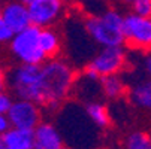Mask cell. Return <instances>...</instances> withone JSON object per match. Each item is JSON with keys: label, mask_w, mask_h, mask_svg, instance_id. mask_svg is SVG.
Returning <instances> with one entry per match:
<instances>
[{"label": "cell", "mask_w": 151, "mask_h": 149, "mask_svg": "<svg viewBox=\"0 0 151 149\" xmlns=\"http://www.w3.org/2000/svg\"><path fill=\"white\" fill-rule=\"evenodd\" d=\"M78 76L75 67L61 57L40 64V106L55 109L75 91Z\"/></svg>", "instance_id": "obj_1"}, {"label": "cell", "mask_w": 151, "mask_h": 149, "mask_svg": "<svg viewBox=\"0 0 151 149\" xmlns=\"http://www.w3.org/2000/svg\"><path fill=\"white\" fill-rule=\"evenodd\" d=\"M82 26L90 40L99 48L124 45V15L115 8H108L96 15H87Z\"/></svg>", "instance_id": "obj_2"}, {"label": "cell", "mask_w": 151, "mask_h": 149, "mask_svg": "<svg viewBox=\"0 0 151 149\" xmlns=\"http://www.w3.org/2000/svg\"><path fill=\"white\" fill-rule=\"evenodd\" d=\"M39 33H40V27L32 24L26 30L14 34V37L8 43V49H9V55L17 61V64L40 66L48 60L40 48Z\"/></svg>", "instance_id": "obj_3"}, {"label": "cell", "mask_w": 151, "mask_h": 149, "mask_svg": "<svg viewBox=\"0 0 151 149\" xmlns=\"http://www.w3.org/2000/svg\"><path fill=\"white\" fill-rule=\"evenodd\" d=\"M129 64V55L123 45L118 46H100L84 67V73H87L96 79L105 76L120 75Z\"/></svg>", "instance_id": "obj_4"}, {"label": "cell", "mask_w": 151, "mask_h": 149, "mask_svg": "<svg viewBox=\"0 0 151 149\" xmlns=\"http://www.w3.org/2000/svg\"><path fill=\"white\" fill-rule=\"evenodd\" d=\"M8 88L17 98H26L40 104V66H14L8 75Z\"/></svg>", "instance_id": "obj_5"}, {"label": "cell", "mask_w": 151, "mask_h": 149, "mask_svg": "<svg viewBox=\"0 0 151 149\" xmlns=\"http://www.w3.org/2000/svg\"><path fill=\"white\" fill-rule=\"evenodd\" d=\"M124 45L141 54L151 51V16L132 11L124 15Z\"/></svg>", "instance_id": "obj_6"}, {"label": "cell", "mask_w": 151, "mask_h": 149, "mask_svg": "<svg viewBox=\"0 0 151 149\" xmlns=\"http://www.w3.org/2000/svg\"><path fill=\"white\" fill-rule=\"evenodd\" d=\"M8 118L11 121L12 127L17 128H26V130H35L36 127L44 121V113H42V106L26 100V98H14L11 109L8 112Z\"/></svg>", "instance_id": "obj_7"}, {"label": "cell", "mask_w": 151, "mask_h": 149, "mask_svg": "<svg viewBox=\"0 0 151 149\" xmlns=\"http://www.w3.org/2000/svg\"><path fill=\"white\" fill-rule=\"evenodd\" d=\"M29 6L32 24L40 29L54 27L64 16L66 3L63 0H33Z\"/></svg>", "instance_id": "obj_8"}, {"label": "cell", "mask_w": 151, "mask_h": 149, "mask_svg": "<svg viewBox=\"0 0 151 149\" xmlns=\"http://www.w3.org/2000/svg\"><path fill=\"white\" fill-rule=\"evenodd\" d=\"M33 133L35 149H69V145L61 130L51 121L44 119L33 130Z\"/></svg>", "instance_id": "obj_9"}, {"label": "cell", "mask_w": 151, "mask_h": 149, "mask_svg": "<svg viewBox=\"0 0 151 149\" xmlns=\"http://www.w3.org/2000/svg\"><path fill=\"white\" fill-rule=\"evenodd\" d=\"M2 18L6 21V24L11 27L14 33L23 31L32 26L29 6L21 3L19 0H9L2 6Z\"/></svg>", "instance_id": "obj_10"}, {"label": "cell", "mask_w": 151, "mask_h": 149, "mask_svg": "<svg viewBox=\"0 0 151 149\" xmlns=\"http://www.w3.org/2000/svg\"><path fill=\"white\" fill-rule=\"evenodd\" d=\"M127 98L136 109L151 113V78H142L129 85Z\"/></svg>", "instance_id": "obj_11"}, {"label": "cell", "mask_w": 151, "mask_h": 149, "mask_svg": "<svg viewBox=\"0 0 151 149\" xmlns=\"http://www.w3.org/2000/svg\"><path fill=\"white\" fill-rule=\"evenodd\" d=\"M0 143L5 149H35V133L26 128H11L0 137Z\"/></svg>", "instance_id": "obj_12"}, {"label": "cell", "mask_w": 151, "mask_h": 149, "mask_svg": "<svg viewBox=\"0 0 151 149\" xmlns=\"http://www.w3.org/2000/svg\"><path fill=\"white\" fill-rule=\"evenodd\" d=\"M100 91L102 96L109 101H118L127 96L129 85L120 75H111L100 79Z\"/></svg>", "instance_id": "obj_13"}, {"label": "cell", "mask_w": 151, "mask_h": 149, "mask_svg": "<svg viewBox=\"0 0 151 149\" xmlns=\"http://www.w3.org/2000/svg\"><path fill=\"white\" fill-rule=\"evenodd\" d=\"M39 42H40L42 51H44V54L47 55L48 60L60 57V52L63 49V37L55 27L40 29Z\"/></svg>", "instance_id": "obj_14"}, {"label": "cell", "mask_w": 151, "mask_h": 149, "mask_svg": "<svg viewBox=\"0 0 151 149\" xmlns=\"http://www.w3.org/2000/svg\"><path fill=\"white\" fill-rule=\"evenodd\" d=\"M84 111L97 130H106L112 122V115L108 106L99 100H91L84 104Z\"/></svg>", "instance_id": "obj_15"}, {"label": "cell", "mask_w": 151, "mask_h": 149, "mask_svg": "<svg viewBox=\"0 0 151 149\" xmlns=\"http://www.w3.org/2000/svg\"><path fill=\"white\" fill-rule=\"evenodd\" d=\"M121 149H151V133L144 130L129 131L123 137Z\"/></svg>", "instance_id": "obj_16"}, {"label": "cell", "mask_w": 151, "mask_h": 149, "mask_svg": "<svg viewBox=\"0 0 151 149\" xmlns=\"http://www.w3.org/2000/svg\"><path fill=\"white\" fill-rule=\"evenodd\" d=\"M130 8H132V12L138 15L151 16V0H135Z\"/></svg>", "instance_id": "obj_17"}, {"label": "cell", "mask_w": 151, "mask_h": 149, "mask_svg": "<svg viewBox=\"0 0 151 149\" xmlns=\"http://www.w3.org/2000/svg\"><path fill=\"white\" fill-rule=\"evenodd\" d=\"M14 31L11 30V27L6 24V21L2 18V15H0V46L2 45H8L11 39L14 37Z\"/></svg>", "instance_id": "obj_18"}, {"label": "cell", "mask_w": 151, "mask_h": 149, "mask_svg": "<svg viewBox=\"0 0 151 149\" xmlns=\"http://www.w3.org/2000/svg\"><path fill=\"white\" fill-rule=\"evenodd\" d=\"M138 66H139L141 72L145 75V78H151V51L142 52Z\"/></svg>", "instance_id": "obj_19"}, {"label": "cell", "mask_w": 151, "mask_h": 149, "mask_svg": "<svg viewBox=\"0 0 151 149\" xmlns=\"http://www.w3.org/2000/svg\"><path fill=\"white\" fill-rule=\"evenodd\" d=\"M14 101V97L8 91L0 93V113H8L11 109V104Z\"/></svg>", "instance_id": "obj_20"}, {"label": "cell", "mask_w": 151, "mask_h": 149, "mask_svg": "<svg viewBox=\"0 0 151 149\" xmlns=\"http://www.w3.org/2000/svg\"><path fill=\"white\" fill-rule=\"evenodd\" d=\"M8 75H9V72L0 63V93L6 91V88H8Z\"/></svg>", "instance_id": "obj_21"}, {"label": "cell", "mask_w": 151, "mask_h": 149, "mask_svg": "<svg viewBox=\"0 0 151 149\" xmlns=\"http://www.w3.org/2000/svg\"><path fill=\"white\" fill-rule=\"evenodd\" d=\"M11 121L8 118V113H0V137H2L9 128H11Z\"/></svg>", "instance_id": "obj_22"}, {"label": "cell", "mask_w": 151, "mask_h": 149, "mask_svg": "<svg viewBox=\"0 0 151 149\" xmlns=\"http://www.w3.org/2000/svg\"><path fill=\"white\" fill-rule=\"evenodd\" d=\"M117 3H120V5H129V6H132V3L135 2V0H115Z\"/></svg>", "instance_id": "obj_23"}, {"label": "cell", "mask_w": 151, "mask_h": 149, "mask_svg": "<svg viewBox=\"0 0 151 149\" xmlns=\"http://www.w3.org/2000/svg\"><path fill=\"white\" fill-rule=\"evenodd\" d=\"M19 2H21V3H24V5H30L33 0H19Z\"/></svg>", "instance_id": "obj_24"}, {"label": "cell", "mask_w": 151, "mask_h": 149, "mask_svg": "<svg viewBox=\"0 0 151 149\" xmlns=\"http://www.w3.org/2000/svg\"><path fill=\"white\" fill-rule=\"evenodd\" d=\"M64 3H72V2H75V0H63Z\"/></svg>", "instance_id": "obj_25"}, {"label": "cell", "mask_w": 151, "mask_h": 149, "mask_svg": "<svg viewBox=\"0 0 151 149\" xmlns=\"http://www.w3.org/2000/svg\"><path fill=\"white\" fill-rule=\"evenodd\" d=\"M2 6H3V3H2V2H0V14H2Z\"/></svg>", "instance_id": "obj_26"}, {"label": "cell", "mask_w": 151, "mask_h": 149, "mask_svg": "<svg viewBox=\"0 0 151 149\" xmlns=\"http://www.w3.org/2000/svg\"><path fill=\"white\" fill-rule=\"evenodd\" d=\"M0 2H2V3H6V2H9V0H0Z\"/></svg>", "instance_id": "obj_27"}, {"label": "cell", "mask_w": 151, "mask_h": 149, "mask_svg": "<svg viewBox=\"0 0 151 149\" xmlns=\"http://www.w3.org/2000/svg\"><path fill=\"white\" fill-rule=\"evenodd\" d=\"M0 149H5V146H3L2 143H0Z\"/></svg>", "instance_id": "obj_28"}]
</instances>
